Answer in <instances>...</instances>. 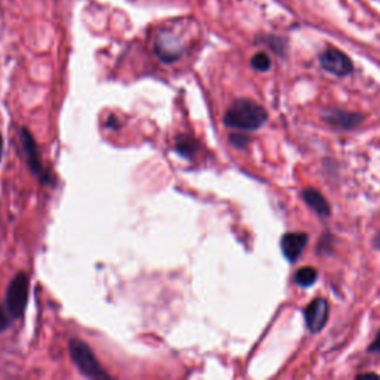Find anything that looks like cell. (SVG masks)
I'll return each mask as SVG.
<instances>
[{
  "mask_svg": "<svg viewBox=\"0 0 380 380\" xmlns=\"http://www.w3.org/2000/svg\"><path fill=\"white\" fill-rule=\"evenodd\" d=\"M267 119V112L252 100H236L229 107L223 122L232 129L239 131H256Z\"/></svg>",
  "mask_w": 380,
  "mask_h": 380,
  "instance_id": "1",
  "label": "cell"
},
{
  "mask_svg": "<svg viewBox=\"0 0 380 380\" xmlns=\"http://www.w3.org/2000/svg\"><path fill=\"white\" fill-rule=\"evenodd\" d=\"M69 352L73 359V363L78 367L79 372L91 379H110L109 373L104 372L92 349L80 339H70L69 342Z\"/></svg>",
  "mask_w": 380,
  "mask_h": 380,
  "instance_id": "2",
  "label": "cell"
},
{
  "mask_svg": "<svg viewBox=\"0 0 380 380\" xmlns=\"http://www.w3.org/2000/svg\"><path fill=\"white\" fill-rule=\"evenodd\" d=\"M27 302H29V278L20 272L8 287L5 306L12 318H20L27 308Z\"/></svg>",
  "mask_w": 380,
  "mask_h": 380,
  "instance_id": "3",
  "label": "cell"
},
{
  "mask_svg": "<svg viewBox=\"0 0 380 380\" xmlns=\"http://www.w3.org/2000/svg\"><path fill=\"white\" fill-rule=\"evenodd\" d=\"M320 63L322 69L337 76H346L354 69V64H352L348 55L336 48H328L324 51L320 55Z\"/></svg>",
  "mask_w": 380,
  "mask_h": 380,
  "instance_id": "4",
  "label": "cell"
},
{
  "mask_svg": "<svg viewBox=\"0 0 380 380\" xmlns=\"http://www.w3.org/2000/svg\"><path fill=\"white\" fill-rule=\"evenodd\" d=\"M20 140L23 143V149H24V153H25V157H27V162H29V168L30 171L38 175V177H41V180L43 183L48 181L49 179V174H46L43 166H42V161H41V156H39V149H38V144H36L33 135L30 134V131L27 128H23L21 133H20Z\"/></svg>",
  "mask_w": 380,
  "mask_h": 380,
  "instance_id": "5",
  "label": "cell"
},
{
  "mask_svg": "<svg viewBox=\"0 0 380 380\" xmlns=\"http://www.w3.org/2000/svg\"><path fill=\"white\" fill-rule=\"evenodd\" d=\"M328 303L326 299H315L304 309V321L311 333H318L326 327L328 320Z\"/></svg>",
  "mask_w": 380,
  "mask_h": 380,
  "instance_id": "6",
  "label": "cell"
},
{
  "mask_svg": "<svg viewBox=\"0 0 380 380\" xmlns=\"http://www.w3.org/2000/svg\"><path fill=\"white\" fill-rule=\"evenodd\" d=\"M308 235L306 234H287L281 239V249L284 256L290 262H295L302 256L303 249L308 244Z\"/></svg>",
  "mask_w": 380,
  "mask_h": 380,
  "instance_id": "7",
  "label": "cell"
},
{
  "mask_svg": "<svg viewBox=\"0 0 380 380\" xmlns=\"http://www.w3.org/2000/svg\"><path fill=\"white\" fill-rule=\"evenodd\" d=\"M303 199L313 211H317V214L324 216V217H327L330 214L331 210H330V205L327 203L326 198H324L322 194L315 189H304Z\"/></svg>",
  "mask_w": 380,
  "mask_h": 380,
  "instance_id": "8",
  "label": "cell"
},
{
  "mask_svg": "<svg viewBox=\"0 0 380 380\" xmlns=\"http://www.w3.org/2000/svg\"><path fill=\"white\" fill-rule=\"evenodd\" d=\"M318 273L313 267H302L295 273V282H298L300 287H311L315 281H317Z\"/></svg>",
  "mask_w": 380,
  "mask_h": 380,
  "instance_id": "9",
  "label": "cell"
},
{
  "mask_svg": "<svg viewBox=\"0 0 380 380\" xmlns=\"http://www.w3.org/2000/svg\"><path fill=\"white\" fill-rule=\"evenodd\" d=\"M175 150H177L181 156L190 157L194 152V142L190 140L186 135H180L175 138Z\"/></svg>",
  "mask_w": 380,
  "mask_h": 380,
  "instance_id": "10",
  "label": "cell"
},
{
  "mask_svg": "<svg viewBox=\"0 0 380 380\" xmlns=\"http://www.w3.org/2000/svg\"><path fill=\"white\" fill-rule=\"evenodd\" d=\"M331 124H340V126L343 128H352L355 126L357 124L361 122V118L357 116V115H348V113H340V116L337 115H331V118L328 119Z\"/></svg>",
  "mask_w": 380,
  "mask_h": 380,
  "instance_id": "11",
  "label": "cell"
},
{
  "mask_svg": "<svg viewBox=\"0 0 380 380\" xmlns=\"http://www.w3.org/2000/svg\"><path fill=\"white\" fill-rule=\"evenodd\" d=\"M252 66L258 71H266L271 69L272 63H271V58H269L265 52H258L252 58Z\"/></svg>",
  "mask_w": 380,
  "mask_h": 380,
  "instance_id": "12",
  "label": "cell"
},
{
  "mask_svg": "<svg viewBox=\"0 0 380 380\" xmlns=\"http://www.w3.org/2000/svg\"><path fill=\"white\" fill-rule=\"evenodd\" d=\"M11 320H12V315L9 313V311L6 309V306L5 304L0 306V333L9 327Z\"/></svg>",
  "mask_w": 380,
  "mask_h": 380,
  "instance_id": "13",
  "label": "cell"
},
{
  "mask_svg": "<svg viewBox=\"0 0 380 380\" xmlns=\"http://www.w3.org/2000/svg\"><path fill=\"white\" fill-rule=\"evenodd\" d=\"M229 140H230V144L238 147V149H243V147H245L249 142L248 137L244 135V134H232L229 137Z\"/></svg>",
  "mask_w": 380,
  "mask_h": 380,
  "instance_id": "14",
  "label": "cell"
},
{
  "mask_svg": "<svg viewBox=\"0 0 380 380\" xmlns=\"http://www.w3.org/2000/svg\"><path fill=\"white\" fill-rule=\"evenodd\" d=\"M370 350L377 352V354H380V331L377 333V336H376L375 342L372 343V346H370Z\"/></svg>",
  "mask_w": 380,
  "mask_h": 380,
  "instance_id": "15",
  "label": "cell"
},
{
  "mask_svg": "<svg viewBox=\"0 0 380 380\" xmlns=\"http://www.w3.org/2000/svg\"><path fill=\"white\" fill-rule=\"evenodd\" d=\"M375 245H376V248L380 249V232H379L377 236H376V239H375Z\"/></svg>",
  "mask_w": 380,
  "mask_h": 380,
  "instance_id": "16",
  "label": "cell"
},
{
  "mask_svg": "<svg viewBox=\"0 0 380 380\" xmlns=\"http://www.w3.org/2000/svg\"><path fill=\"white\" fill-rule=\"evenodd\" d=\"M2 150H3V140H2V135H0V159H2Z\"/></svg>",
  "mask_w": 380,
  "mask_h": 380,
  "instance_id": "17",
  "label": "cell"
}]
</instances>
